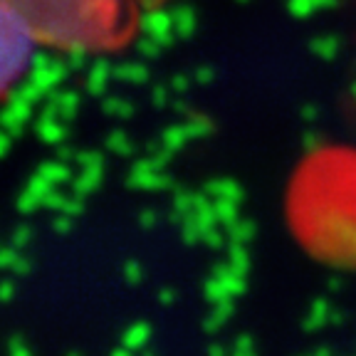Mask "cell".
I'll return each mask as SVG.
<instances>
[{
    "label": "cell",
    "instance_id": "6da1fadb",
    "mask_svg": "<svg viewBox=\"0 0 356 356\" xmlns=\"http://www.w3.org/2000/svg\"><path fill=\"white\" fill-rule=\"evenodd\" d=\"M40 44L60 52L102 55L134 38L136 0H13Z\"/></svg>",
    "mask_w": 356,
    "mask_h": 356
},
{
    "label": "cell",
    "instance_id": "7a4b0ae2",
    "mask_svg": "<svg viewBox=\"0 0 356 356\" xmlns=\"http://www.w3.org/2000/svg\"><path fill=\"white\" fill-rule=\"evenodd\" d=\"M38 47H42L38 35L15 3L0 0V99L20 84Z\"/></svg>",
    "mask_w": 356,
    "mask_h": 356
},
{
    "label": "cell",
    "instance_id": "3957f363",
    "mask_svg": "<svg viewBox=\"0 0 356 356\" xmlns=\"http://www.w3.org/2000/svg\"><path fill=\"white\" fill-rule=\"evenodd\" d=\"M146 337H149V327L146 324H134L124 334V346L127 349H139V346L146 344Z\"/></svg>",
    "mask_w": 356,
    "mask_h": 356
},
{
    "label": "cell",
    "instance_id": "277c9868",
    "mask_svg": "<svg viewBox=\"0 0 356 356\" xmlns=\"http://www.w3.org/2000/svg\"><path fill=\"white\" fill-rule=\"evenodd\" d=\"M8 354L10 356H33V351H30L28 341L22 339V337H13V339L8 341Z\"/></svg>",
    "mask_w": 356,
    "mask_h": 356
},
{
    "label": "cell",
    "instance_id": "5b68a950",
    "mask_svg": "<svg viewBox=\"0 0 356 356\" xmlns=\"http://www.w3.org/2000/svg\"><path fill=\"white\" fill-rule=\"evenodd\" d=\"M30 235H33V230H30L28 225H20V228L13 233V245H15V248H25V245L30 243Z\"/></svg>",
    "mask_w": 356,
    "mask_h": 356
},
{
    "label": "cell",
    "instance_id": "8992f818",
    "mask_svg": "<svg viewBox=\"0 0 356 356\" xmlns=\"http://www.w3.org/2000/svg\"><path fill=\"white\" fill-rule=\"evenodd\" d=\"M17 252L13 250V248H0V267H8V270H13L17 262Z\"/></svg>",
    "mask_w": 356,
    "mask_h": 356
},
{
    "label": "cell",
    "instance_id": "52a82bcc",
    "mask_svg": "<svg viewBox=\"0 0 356 356\" xmlns=\"http://www.w3.org/2000/svg\"><path fill=\"white\" fill-rule=\"evenodd\" d=\"M15 297V284L10 280H3L0 282V302H10Z\"/></svg>",
    "mask_w": 356,
    "mask_h": 356
},
{
    "label": "cell",
    "instance_id": "ba28073f",
    "mask_svg": "<svg viewBox=\"0 0 356 356\" xmlns=\"http://www.w3.org/2000/svg\"><path fill=\"white\" fill-rule=\"evenodd\" d=\"M30 270H33V265H30L28 257H17L15 267H13V273L20 275V277H25V275H30Z\"/></svg>",
    "mask_w": 356,
    "mask_h": 356
},
{
    "label": "cell",
    "instance_id": "9c48e42d",
    "mask_svg": "<svg viewBox=\"0 0 356 356\" xmlns=\"http://www.w3.org/2000/svg\"><path fill=\"white\" fill-rule=\"evenodd\" d=\"M127 280H129V282H136V280H141V277H136V265H134V262H129V265H127Z\"/></svg>",
    "mask_w": 356,
    "mask_h": 356
},
{
    "label": "cell",
    "instance_id": "30bf717a",
    "mask_svg": "<svg viewBox=\"0 0 356 356\" xmlns=\"http://www.w3.org/2000/svg\"><path fill=\"white\" fill-rule=\"evenodd\" d=\"M55 230L57 233H67L70 230V220H55Z\"/></svg>",
    "mask_w": 356,
    "mask_h": 356
},
{
    "label": "cell",
    "instance_id": "8fae6325",
    "mask_svg": "<svg viewBox=\"0 0 356 356\" xmlns=\"http://www.w3.org/2000/svg\"><path fill=\"white\" fill-rule=\"evenodd\" d=\"M111 356H129V354H127V351H114Z\"/></svg>",
    "mask_w": 356,
    "mask_h": 356
},
{
    "label": "cell",
    "instance_id": "7c38bea8",
    "mask_svg": "<svg viewBox=\"0 0 356 356\" xmlns=\"http://www.w3.org/2000/svg\"><path fill=\"white\" fill-rule=\"evenodd\" d=\"M67 356H82V351H70Z\"/></svg>",
    "mask_w": 356,
    "mask_h": 356
}]
</instances>
